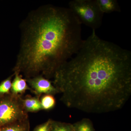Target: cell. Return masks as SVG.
I'll return each instance as SVG.
<instances>
[{
  "label": "cell",
  "mask_w": 131,
  "mask_h": 131,
  "mask_svg": "<svg viewBox=\"0 0 131 131\" xmlns=\"http://www.w3.org/2000/svg\"><path fill=\"white\" fill-rule=\"evenodd\" d=\"M14 74V73H13ZM14 74V78L12 81L10 93L16 95H21L27 90L31 89L25 78L21 74Z\"/></svg>",
  "instance_id": "obj_6"
},
{
  "label": "cell",
  "mask_w": 131,
  "mask_h": 131,
  "mask_svg": "<svg viewBox=\"0 0 131 131\" xmlns=\"http://www.w3.org/2000/svg\"><path fill=\"white\" fill-rule=\"evenodd\" d=\"M51 131H74L73 124L51 119Z\"/></svg>",
  "instance_id": "obj_12"
},
{
  "label": "cell",
  "mask_w": 131,
  "mask_h": 131,
  "mask_svg": "<svg viewBox=\"0 0 131 131\" xmlns=\"http://www.w3.org/2000/svg\"><path fill=\"white\" fill-rule=\"evenodd\" d=\"M31 91L39 98L42 95L51 94L54 95L59 93L57 88L50 80L42 75L26 79Z\"/></svg>",
  "instance_id": "obj_5"
},
{
  "label": "cell",
  "mask_w": 131,
  "mask_h": 131,
  "mask_svg": "<svg viewBox=\"0 0 131 131\" xmlns=\"http://www.w3.org/2000/svg\"><path fill=\"white\" fill-rule=\"evenodd\" d=\"M51 119H49L46 122L37 126L32 131H51Z\"/></svg>",
  "instance_id": "obj_14"
},
{
  "label": "cell",
  "mask_w": 131,
  "mask_h": 131,
  "mask_svg": "<svg viewBox=\"0 0 131 131\" xmlns=\"http://www.w3.org/2000/svg\"><path fill=\"white\" fill-rule=\"evenodd\" d=\"M29 120L16 121L0 127V131H30Z\"/></svg>",
  "instance_id": "obj_9"
},
{
  "label": "cell",
  "mask_w": 131,
  "mask_h": 131,
  "mask_svg": "<svg viewBox=\"0 0 131 131\" xmlns=\"http://www.w3.org/2000/svg\"><path fill=\"white\" fill-rule=\"evenodd\" d=\"M21 95L11 93L0 96V127L13 122L28 119Z\"/></svg>",
  "instance_id": "obj_4"
},
{
  "label": "cell",
  "mask_w": 131,
  "mask_h": 131,
  "mask_svg": "<svg viewBox=\"0 0 131 131\" xmlns=\"http://www.w3.org/2000/svg\"><path fill=\"white\" fill-rule=\"evenodd\" d=\"M73 125L74 131H95L93 122L87 118L82 119Z\"/></svg>",
  "instance_id": "obj_10"
},
{
  "label": "cell",
  "mask_w": 131,
  "mask_h": 131,
  "mask_svg": "<svg viewBox=\"0 0 131 131\" xmlns=\"http://www.w3.org/2000/svg\"><path fill=\"white\" fill-rule=\"evenodd\" d=\"M100 9L103 14L120 12V7L116 0H96Z\"/></svg>",
  "instance_id": "obj_8"
},
{
  "label": "cell",
  "mask_w": 131,
  "mask_h": 131,
  "mask_svg": "<svg viewBox=\"0 0 131 131\" xmlns=\"http://www.w3.org/2000/svg\"><path fill=\"white\" fill-rule=\"evenodd\" d=\"M43 110L49 111L55 107L56 101L54 95L51 94H44L40 99Z\"/></svg>",
  "instance_id": "obj_11"
},
{
  "label": "cell",
  "mask_w": 131,
  "mask_h": 131,
  "mask_svg": "<svg viewBox=\"0 0 131 131\" xmlns=\"http://www.w3.org/2000/svg\"><path fill=\"white\" fill-rule=\"evenodd\" d=\"M22 102L24 109L27 113H36L43 110L40 99L37 96L28 95L22 98Z\"/></svg>",
  "instance_id": "obj_7"
},
{
  "label": "cell",
  "mask_w": 131,
  "mask_h": 131,
  "mask_svg": "<svg viewBox=\"0 0 131 131\" xmlns=\"http://www.w3.org/2000/svg\"><path fill=\"white\" fill-rule=\"evenodd\" d=\"M14 74L11 75L0 83V96L8 94L10 93L12 87V78Z\"/></svg>",
  "instance_id": "obj_13"
},
{
  "label": "cell",
  "mask_w": 131,
  "mask_h": 131,
  "mask_svg": "<svg viewBox=\"0 0 131 131\" xmlns=\"http://www.w3.org/2000/svg\"><path fill=\"white\" fill-rule=\"evenodd\" d=\"M69 6L81 25L95 31L101 26L104 14L96 0H73L69 3Z\"/></svg>",
  "instance_id": "obj_3"
},
{
  "label": "cell",
  "mask_w": 131,
  "mask_h": 131,
  "mask_svg": "<svg viewBox=\"0 0 131 131\" xmlns=\"http://www.w3.org/2000/svg\"><path fill=\"white\" fill-rule=\"evenodd\" d=\"M81 25L69 8L49 4L31 11L20 25L14 74L25 79L39 75L53 78L81 47Z\"/></svg>",
  "instance_id": "obj_2"
},
{
  "label": "cell",
  "mask_w": 131,
  "mask_h": 131,
  "mask_svg": "<svg viewBox=\"0 0 131 131\" xmlns=\"http://www.w3.org/2000/svg\"><path fill=\"white\" fill-rule=\"evenodd\" d=\"M59 69L52 83L68 107L89 113L121 109L131 94V53L95 31Z\"/></svg>",
  "instance_id": "obj_1"
}]
</instances>
